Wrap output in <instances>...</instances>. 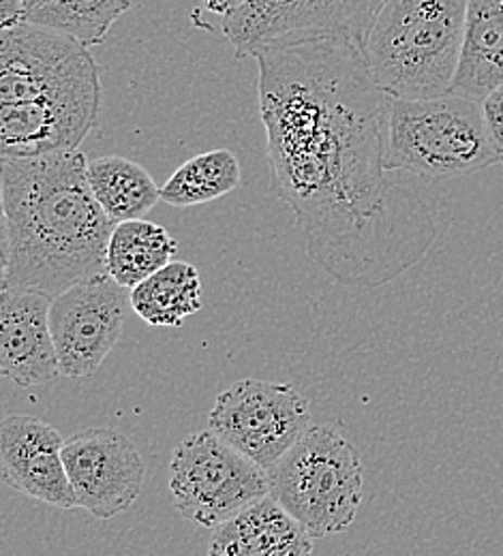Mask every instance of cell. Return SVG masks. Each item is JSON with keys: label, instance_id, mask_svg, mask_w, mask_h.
I'll list each match as a JSON object with an SVG mask.
<instances>
[{"label": "cell", "instance_id": "obj_1", "mask_svg": "<svg viewBox=\"0 0 503 556\" xmlns=\"http://www.w3.org/2000/svg\"><path fill=\"white\" fill-rule=\"evenodd\" d=\"M255 59L273 191L309 257L348 287H381L414 268L437 225L418 193L388 178L390 97L359 43L281 41Z\"/></svg>", "mask_w": 503, "mask_h": 556}, {"label": "cell", "instance_id": "obj_2", "mask_svg": "<svg viewBox=\"0 0 503 556\" xmlns=\"http://www.w3.org/2000/svg\"><path fill=\"white\" fill-rule=\"evenodd\" d=\"M114 227L90 189L79 150L2 159V287L56 298L105 275Z\"/></svg>", "mask_w": 503, "mask_h": 556}, {"label": "cell", "instance_id": "obj_3", "mask_svg": "<svg viewBox=\"0 0 503 556\" xmlns=\"http://www.w3.org/2000/svg\"><path fill=\"white\" fill-rule=\"evenodd\" d=\"M467 0H383L362 43V56L390 99L452 92L465 43Z\"/></svg>", "mask_w": 503, "mask_h": 556}, {"label": "cell", "instance_id": "obj_4", "mask_svg": "<svg viewBox=\"0 0 503 556\" xmlns=\"http://www.w3.org/2000/svg\"><path fill=\"white\" fill-rule=\"evenodd\" d=\"M502 163L482 101L458 94L390 99L383 165L420 178H463Z\"/></svg>", "mask_w": 503, "mask_h": 556}, {"label": "cell", "instance_id": "obj_5", "mask_svg": "<svg viewBox=\"0 0 503 556\" xmlns=\"http://www.w3.org/2000/svg\"><path fill=\"white\" fill-rule=\"evenodd\" d=\"M271 496L313 538L343 533L356 520L364 473L359 450L330 426H311L268 471Z\"/></svg>", "mask_w": 503, "mask_h": 556}, {"label": "cell", "instance_id": "obj_6", "mask_svg": "<svg viewBox=\"0 0 503 556\" xmlns=\"http://www.w3.org/2000/svg\"><path fill=\"white\" fill-rule=\"evenodd\" d=\"M169 492L187 520L215 529L271 496V476L209 428L176 445L169 463Z\"/></svg>", "mask_w": 503, "mask_h": 556}, {"label": "cell", "instance_id": "obj_7", "mask_svg": "<svg viewBox=\"0 0 503 556\" xmlns=\"http://www.w3.org/2000/svg\"><path fill=\"white\" fill-rule=\"evenodd\" d=\"M309 401L291 386L242 379L218 394L209 428L271 471L311 428Z\"/></svg>", "mask_w": 503, "mask_h": 556}, {"label": "cell", "instance_id": "obj_8", "mask_svg": "<svg viewBox=\"0 0 503 556\" xmlns=\"http://www.w3.org/2000/svg\"><path fill=\"white\" fill-rule=\"evenodd\" d=\"M383 0H247L221 20L238 59L264 48L313 37H343L362 48Z\"/></svg>", "mask_w": 503, "mask_h": 556}, {"label": "cell", "instance_id": "obj_9", "mask_svg": "<svg viewBox=\"0 0 503 556\" xmlns=\"http://www.w3.org/2000/svg\"><path fill=\"white\" fill-rule=\"evenodd\" d=\"M101 84L88 48L70 35L20 22L0 35V103H30Z\"/></svg>", "mask_w": 503, "mask_h": 556}, {"label": "cell", "instance_id": "obj_10", "mask_svg": "<svg viewBox=\"0 0 503 556\" xmlns=\"http://www.w3.org/2000/svg\"><path fill=\"white\" fill-rule=\"evenodd\" d=\"M131 291L105 275L86 278L52 300L50 326L61 370L72 379L90 377L118 345Z\"/></svg>", "mask_w": 503, "mask_h": 556}, {"label": "cell", "instance_id": "obj_11", "mask_svg": "<svg viewBox=\"0 0 503 556\" xmlns=\"http://www.w3.org/2000/svg\"><path fill=\"white\" fill-rule=\"evenodd\" d=\"M75 505L97 520L127 511L142 494L146 467L134 441L114 428H84L63 445Z\"/></svg>", "mask_w": 503, "mask_h": 556}, {"label": "cell", "instance_id": "obj_12", "mask_svg": "<svg viewBox=\"0 0 503 556\" xmlns=\"http://www.w3.org/2000/svg\"><path fill=\"white\" fill-rule=\"evenodd\" d=\"M101 84L30 103H0L2 159L72 152L92 131L101 112Z\"/></svg>", "mask_w": 503, "mask_h": 556}, {"label": "cell", "instance_id": "obj_13", "mask_svg": "<svg viewBox=\"0 0 503 556\" xmlns=\"http://www.w3.org/2000/svg\"><path fill=\"white\" fill-rule=\"evenodd\" d=\"M52 295L26 287H2L0 372L20 388L54 383L63 370L50 326Z\"/></svg>", "mask_w": 503, "mask_h": 556}, {"label": "cell", "instance_id": "obj_14", "mask_svg": "<svg viewBox=\"0 0 503 556\" xmlns=\"http://www.w3.org/2000/svg\"><path fill=\"white\" fill-rule=\"evenodd\" d=\"M63 445L61 432L43 419L4 417L0 426L2 482L48 505L61 509L77 507L63 460Z\"/></svg>", "mask_w": 503, "mask_h": 556}, {"label": "cell", "instance_id": "obj_15", "mask_svg": "<svg viewBox=\"0 0 503 556\" xmlns=\"http://www.w3.org/2000/svg\"><path fill=\"white\" fill-rule=\"evenodd\" d=\"M206 556H313V538L266 496L215 527Z\"/></svg>", "mask_w": 503, "mask_h": 556}, {"label": "cell", "instance_id": "obj_16", "mask_svg": "<svg viewBox=\"0 0 503 556\" xmlns=\"http://www.w3.org/2000/svg\"><path fill=\"white\" fill-rule=\"evenodd\" d=\"M503 84V0H467L465 43L452 94L482 101Z\"/></svg>", "mask_w": 503, "mask_h": 556}, {"label": "cell", "instance_id": "obj_17", "mask_svg": "<svg viewBox=\"0 0 503 556\" xmlns=\"http://www.w3.org/2000/svg\"><path fill=\"white\" fill-rule=\"evenodd\" d=\"M88 182L99 206L116 225L144 218L161 200V189L144 167L118 154L88 161Z\"/></svg>", "mask_w": 503, "mask_h": 556}, {"label": "cell", "instance_id": "obj_18", "mask_svg": "<svg viewBox=\"0 0 503 556\" xmlns=\"http://www.w3.org/2000/svg\"><path fill=\"white\" fill-rule=\"evenodd\" d=\"M131 308L152 328H180L202 308V280L187 262H169L131 289Z\"/></svg>", "mask_w": 503, "mask_h": 556}, {"label": "cell", "instance_id": "obj_19", "mask_svg": "<svg viewBox=\"0 0 503 556\" xmlns=\"http://www.w3.org/2000/svg\"><path fill=\"white\" fill-rule=\"evenodd\" d=\"M176 251L178 242L156 223L144 218L118 223L108 244V275L118 285L134 289L174 262Z\"/></svg>", "mask_w": 503, "mask_h": 556}, {"label": "cell", "instance_id": "obj_20", "mask_svg": "<svg viewBox=\"0 0 503 556\" xmlns=\"http://www.w3.org/2000/svg\"><path fill=\"white\" fill-rule=\"evenodd\" d=\"M240 163L229 150H211L189 159L161 187V200L174 208L215 202L238 189Z\"/></svg>", "mask_w": 503, "mask_h": 556}, {"label": "cell", "instance_id": "obj_21", "mask_svg": "<svg viewBox=\"0 0 503 556\" xmlns=\"http://www.w3.org/2000/svg\"><path fill=\"white\" fill-rule=\"evenodd\" d=\"M134 0H52L26 15V22L70 35L86 48L103 43L114 22Z\"/></svg>", "mask_w": 503, "mask_h": 556}, {"label": "cell", "instance_id": "obj_22", "mask_svg": "<svg viewBox=\"0 0 503 556\" xmlns=\"http://www.w3.org/2000/svg\"><path fill=\"white\" fill-rule=\"evenodd\" d=\"M482 112L491 141L503 161V84L482 99Z\"/></svg>", "mask_w": 503, "mask_h": 556}, {"label": "cell", "instance_id": "obj_23", "mask_svg": "<svg viewBox=\"0 0 503 556\" xmlns=\"http://www.w3.org/2000/svg\"><path fill=\"white\" fill-rule=\"evenodd\" d=\"M26 20L24 0H0V24L2 28H11Z\"/></svg>", "mask_w": 503, "mask_h": 556}, {"label": "cell", "instance_id": "obj_24", "mask_svg": "<svg viewBox=\"0 0 503 556\" xmlns=\"http://www.w3.org/2000/svg\"><path fill=\"white\" fill-rule=\"evenodd\" d=\"M244 2H247V0H204L206 9H209L211 13L221 15V17H225V15L234 13V11H236V9H240Z\"/></svg>", "mask_w": 503, "mask_h": 556}, {"label": "cell", "instance_id": "obj_25", "mask_svg": "<svg viewBox=\"0 0 503 556\" xmlns=\"http://www.w3.org/2000/svg\"><path fill=\"white\" fill-rule=\"evenodd\" d=\"M48 2H52V0H24V4H26V15L33 13V11H37V9H41V7H46Z\"/></svg>", "mask_w": 503, "mask_h": 556}]
</instances>
